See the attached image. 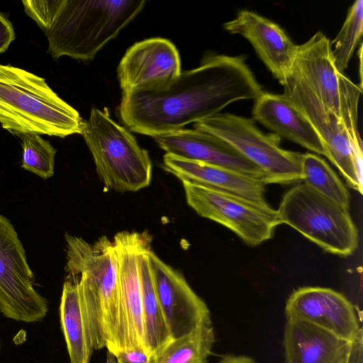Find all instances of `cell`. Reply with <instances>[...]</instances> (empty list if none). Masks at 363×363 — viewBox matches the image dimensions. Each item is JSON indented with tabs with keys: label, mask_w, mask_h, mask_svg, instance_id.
I'll list each match as a JSON object with an SVG mask.
<instances>
[{
	"label": "cell",
	"mask_w": 363,
	"mask_h": 363,
	"mask_svg": "<svg viewBox=\"0 0 363 363\" xmlns=\"http://www.w3.org/2000/svg\"><path fill=\"white\" fill-rule=\"evenodd\" d=\"M22 141L21 167L43 179L54 174L56 149L36 133L17 135Z\"/></svg>",
	"instance_id": "26"
},
{
	"label": "cell",
	"mask_w": 363,
	"mask_h": 363,
	"mask_svg": "<svg viewBox=\"0 0 363 363\" xmlns=\"http://www.w3.org/2000/svg\"><path fill=\"white\" fill-rule=\"evenodd\" d=\"M114 355L117 363H151L150 356L143 348L127 349Z\"/></svg>",
	"instance_id": "28"
},
{
	"label": "cell",
	"mask_w": 363,
	"mask_h": 363,
	"mask_svg": "<svg viewBox=\"0 0 363 363\" xmlns=\"http://www.w3.org/2000/svg\"><path fill=\"white\" fill-rule=\"evenodd\" d=\"M194 128L228 143L265 172L267 184H285L302 180V154L281 148L280 137L263 133L252 118L220 113L194 123Z\"/></svg>",
	"instance_id": "8"
},
{
	"label": "cell",
	"mask_w": 363,
	"mask_h": 363,
	"mask_svg": "<svg viewBox=\"0 0 363 363\" xmlns=\"http://www.w3.org/2000/svg\"><path fill=\"white\" fill-rule=\"evenodd\" d=\"M302 180L304 184L349 211L350 193L328 164L315 154H302Z\"/></svg>",
	"instance_id": "24"
},
{
	"label": "cell",
	"mask_w": 363,
	"mask_h": 363,
	"mask_svg": "<svg viewBox=\"0 0 363 363\" xmlns=\"http://www.w3.org/2000/svg\"><path fill=\"white\" fill-rule=\"evenodd\" d=\"M163 167L182 182L215 189L258 203L268 204L264 198L266 184L260 179L167 153L163 157Z\"/></svg>",
	"instance_id": "18"
},
{
	"label": "cell",
	"mask_w": 363,
	"mask_h": 363,
	"mask_svg": "<svg viewBox=\"0 0 363 363\" xmlns=\"http://www.w3.org/2000/svg\"><path fill=\"white\" fill-rule=\"evenodd\" d=\"M149 236L146 231H122L113 239L118 256V284L127 321L128 349L143 348L146 351L138 257Z\"/></svg>",
	"instance_id": "17"
},
{
	"label": "cell",
	"mask_w": 363,
	"mask_h": 363,
	"mask_svg": "<svg viewBox=\"0 0 363 363\" xmlns=\"http://www.w3.org/2000/svg\"><path fill=\"white\" fill-rule=\"evenodd\" d=\"M181 73L179 52L169 40L152 38L129 48L117 68L122 92L169 82Z\"/></svg>",
	"instance_id": "16"
},
{
	"label": "cell",
	"mask_w": 363,
	"mask_h": 363,
	"mask_svg": "<svg viewBox=\"0 0 363 363\" xmlns=\"http://www.w3.org/2000/svg\"><path fill=\"white\" fill-rule=\"evenodd\" d=\"M15 39V33L10 21L0 13V54L6 51Z\"/></svg>",
	"instance_id": "29"
},
{
	"label": "cell",
	"mask_w": 363,
	"mask_h": 363,
	"mask_svg": "<svg viewBox=\"0 0 363 363\" xmlns=\"http://www.w3.org/2000/svg\"><path fill=\"white\" fill-rule=\"evenodd\" d=\"M62 0H26L22 4L25 12L45 32L52 23Z\"/></svg>",
	"instance_id": "27"
},
{
	"label": "cell",
	"mask_w": 363,
	"mask_h": 363,
	"mask_svg": "<svg viewBox=\"0 0 363 363\" xmlns=\"http://www.w3.org/2000/svg\"><path fill=\"white\" fill-rule=\"evenodd\" d=\"M85 121L60 98L45 79L0 64V123L15 134L65 138L82 134Z\"/></svg>",
	"instance_id": "3"
},
{
	"label": "cell",
	"mask_w": 363,
	"mask_h": 363,
	"mask_svg": "<svg viewBox=\"0 0 363 363\" xmlns=\"http://www.w3.org/2000/svg\"><path fill=\"white\" fill-rule=\"evenodd\" d=\"M284 311L286 319L310 323L347 342L362 331L352 303L332 289L298 288L289 297Z\"/></svg>",
	"instance_id": "13"
},
{
	"label": "cell",
	"mask_w": 363,
	"mask_h": 363,
	"mask_svg": "<svg viewBox=\"0 0 363 363\" xmlns=\"http://www.w3.org/2000/svg\"><path fill=\"white\" fill-rule=\"evenodd\" d=\"M363 30V1L357 0L349 9L346 19L338 34L330 42L331 54L336 69L347 68L349 62L361 39Z\"/></svg>",
	"instance_id": "25"
},
{
	"label": "cell",
	"mask_w": 363,
	"mask_h": 363,
	"mask_svg": "<svg viewBox=\"0 0 363 363\" xmlns=\"http://www.w3.org/2000/svg\"><path fill=\"white\" fill-rule=\"evenodd\" d=\"M330 42L323 32L318 31L298 45L291 72L308 86L325 107L342 121L353 141L362 146L357 114L362 87L336 69Z\"/></svg>",
	"instance_id": "7"
},
{
	"label": "cell",
	"mask_w": 363,
	"mask_h": 363,
	"mask_svg": "<svg viewBox=\"0 0 363 363\" xmlns=\"http://www.w3.org/2000/svg\"><path fill=\"white\" fill-rule=\"evenodd\" d=\"M150 267L159 302L172 340L211 323L210 311L184 276L151 250Z\"/></svg>",
	"instance_id": "12"
},
{
	"label": "cell",
	"mask_w": 363,
	"mask_h": 363,
	"mask_svg": "<svg viewBox=\"0 0 363 363\" xmlns=\"http://www.w3.org/2000/svg\"><path fill=\"white\" fill-rule=\"evenodd\" d=\"M82 134L96 173L107 189L133 192L150 185L152 162L148 152L138 145L128 129L111 119L108 112L93 107Z\"/></svg>",
	"instance_id": "5"
},
{
	"label": "cell",
	"mask_w": 363,
	"mask_h": 363,
	"mask_svg": "<svg viewBox=\"0 0 363 363\" xmlns=\"http://www.w3.org/2000/svg\"><path fill=\"white\" fill-rule=\"evenodd\" d=\"M182 184L188 205L199 216L228 228L249 246L268 240L282 224L277 211L269 204L200 185Z\"/></svg>",
	"instance_id": "10"
},
{
	"label": "cell",
	"mask_w": 363,
	"mask_h": 363,
	"mask_svg": "<svg viewBox=\"0 0 363 363\" xmlns=\"http://www.w3.org/2000/svg\"><path fill=\"white\" fill-rule=\"evenodd\" d=\"M217 363H257L253 358L245 355L225 354Z\"/></svg>",
	"instance_id": "31"
},
{
	"label": "cell",
	"mask_w": 363,
	"mask_h": 363,
	"mask_svg": "<svg viewBox=\"0 0 363 363\" xmlns=\"http://www.w3.org/2000/svg\"><path fill=\"white\" fill-rule=\"evenodd\" d=\"M262 92L245 56L211 55L169 82L123 91L118 113L128 130L155 138L216 116L233 102L255 100Z\"/></svg>",
	"instance_id": "1"
},
{
	"label": "cell",
	"mask_w": 363,
	"mask_h": 363,
	"mask_svg": "<svg viewBox=\"0 0 363 363\" xmlns=\"http://www.w3.org/2000/svg\"><path fill=\"white\" fill-rule=\"evenodd\" d=\"M350 344L310 323L286 319L283 338L285 363H340Z\"/></svg>",
	"instance_id": "20"
},
{
	"label": "cell",
	"mask_w": 363,
	"mask_h": 363,
	"mask_svg": "<svg viewBox=\"0 0 363 363\" xmlns=\"http://www.w3.org/2000/svg\"><path fill=\"white\" fill-rule=\"evenodd\" d=\"M144 0H62L49 28L48 52L91 61L144 8Z\"/></svg>",
	"instance_id": "4"
},
{
	"label": "cell",
	"mask_w": 363,
	"mask_h": 363,
	"mask_svg": "<svg viewBox=\"0 0 363 363\" xmlns=\"http://www.w3.org/2000/svg\"><path fill=\"white\" fill-rule=\"evenodd\" d=\"M67 274L77 278L94 350L116 354L128 349V327L119 284L118 256L106 235L91 244L65 234Z\"/></svg>",
	"instance_id": "2"
},
{
	"label": "cell",
	"mask_w": 363,
	"mask_h": 363,
	"mask_svg": "<svg viewBox=\"0 0 363 363\" xmlns=\"http://www.w3.org/2000/svg\"><path fill=\"white\" fill-rule=\"evenodd\" d=\"M151 236L144 242L138 257L142 286V306L144 339L150 358L156 355L172 340L155 287L150 264Z\"/></svg>",
	"instance_id": "22"
},
{
	"label": "cell",
	"mask_w": 363,
	"mask_h": 363,
	"mask_svg": "<svg viewBox=\"0 0 363 363\" xmlns=\"http://www.w3.org/2000/svg\"><path fill=\"white\" fill-rule=\"evenodd\" d=\"M340 363H363V332L351 342L348 352Z\"/></svg>",
	"instance_id": "30"
},
{
	"label": "cell",
	"mask_w": 363,
	"mask_h": 363,
	"mask_svg": "<svg viewBox=\"0 0 363 363\" xmlns=\"http://www.w3.org/2000/svg\"><path fill=\"white\" fill-rule=\"evenodd\" d=\"M215 342L212 323L199 326L191 333L172 340L151 363H208Z\"/></svg>",
	"instance_id": "23"
},
{
	"label": "cell",
	"mask_w": 363,
	"mask_h": 363,
	"mask_svg": "<svg viewBox=\"0 0 363 363\" xmlns=\"http://www.w3.org/2000/svg\"><path fill=\"white\" fill-rule=\"evenodd\" d=\"M34 282L23 244L10 220L0 214V311L6 318L33 323L46 315L47 301Z\"/></svg>",
	"instance_id": "11"
},
{
	"label": "cell",
	"mask_w": 363,
	"mask_h": 363,
	"mask_svg": "<svg viewBox=\"0 0 363 363\" xmlns=\"http://www.w3.org/2000/svg\"><path fill=\"white\" fill-rule=\"evenodd\" d=\"M253 118L282 136L318 155H324L321 140L303 113L283 94L262 92L252 107Z\"/></svg>",
	"instance_id": "19"
},
{
	"label": "cell",
	"mask_w": 363,
	"mask_h": 363,
	"mask_svg": "<svg viewBox=\"0 0 363 363\" xmlns=\"http://www.w3.org/2000/svg\"><path fill=\"white\" fill-rule=\"evenodd\" d=\"M106 363H117L116 356L108 350L106 352Z\"/></svg>",
	"instance_id": "32"
},
{
	"label": "cell",
	"mask_w": 363,
	"mask_h": 363,
	"mask_svg": "<svg viewBox=\"0 0 363 363\" xmlns=\"http://www.w3.org/2000/svg\"><path fill=\"white\" fill-rule=\"evenodd\" d=\"M225 30L247 39L259 59L283 85L290 73L298 45L277 23L252 11L243 9L223 24Z\"/></svg>",
	"instance_id": "15"
},
{
	"label": "cell",
	"mask_w": 363,
	"mask_h": 363,
	"mask_svg": "<svg viewBox=\"0 0 363 363\" xmlns=\"http://www.w3.org/2000/svg\"><path fill=\"white\" fill-rule=\"evenodd\" d=\"M282 86L283 94L303 113L319 135L324 155L348 185L362 194V146L353 141L342 121L325 107L294 73L290 72Z\"/></svg>",
	"instance_id": "9"
},
{
	"label": "cell",
	"mask_w": 363,
	"mask_h": 363,
	"mask_svg": "<svg viewBox=\"0 0 363 363\" xmlns=\"http://www.w3.org/2000/svg\"><path fill=\"white\" fill-rule=\"evenodd\" d=\"M67 275L60 305L61 328L70 363H89L94 350L90 325L77 279Z\"/></svg>",
	"instance_id": "21"
},
{
	"label": "cell",
	"mask_w": 363,
	"mask_h": 363,
	"mask_svg": "<svg viewBox=\"0 0 363 363\" xmlns=\"http://www.w3.org/2000/svg\"><path fill=\"white\" fill-rule=\"evenodd\" d=\"M154 138L167 154L229 169L260 179L267 184V175L262 168L228 143L213 134L183 128Z\"/></svg>",
	"instance_id": "14"
},
{
	"label": "cell",
	"mask_w": 363,
	"mask_h": 363,
	"mask_svg": "<svg viewBox=\"0 0 363 363\" xmlns=\"http://www.w3.org/2000/svg\"><path fill=\"white\" fill-rule=\"evenodd\" d=\"M277 211L281 223L327 252L346 257L358 247V230L349 211L304 183L286 191Z\"/></svg>",
	"instance_id": "6"
}]
</instances>
